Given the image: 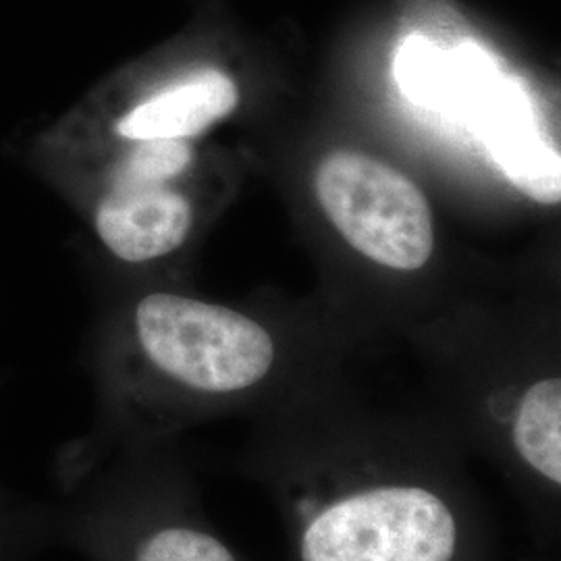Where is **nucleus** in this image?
Returning <instances> with one entry per match:
<instances>
[{
	"instance_id": "f257e3e1",
	"label": "nucleus",
	"mask_w": 561,
	"mask_h": 561,
	"mask_svg": "<svg viewBox=\"0 0 561 561\" xmlns=\"http://www.w3.org/2000/svg\"><path fill=\"white\" fill-rule=\"evenodd\" d=\"M468 461L442 421L285 405L233 468L273 503L285 561H500Z\"/></svg>"
},
{
	"instance_id": "f03ea898",
	"label": "nucleus",
	"mask_w": 561,
	"mask_h": 561,
	"mask_svg": "<svg viewBox=\"0 0 561 561\" xmlns=\"http://www.w3.org/2000/svg\"><path fill=\"white\" fill-rule=\"evenodd\" d=\"M275 331L238 308L152 289L111 322L99 343L101 408L92 428L57 456L62 491L123 445L178 433L273 391Z\"/></svg>"
},
{
	"instance_id": "7ed1b4c3",
	"label": "nucleus",
	"mask_w": 561,
	"mask_h": 561,
	"mask_svg": "<svg viewBox=\"0 0 561 561\" xmlns=\"http://www.w3.org/2000/svg\"><path fill=\"white\" fill-rule=\"evenodd\" d=\"M53 542L90 561H252L208 518L178 439L123 445L65 489Z\"/></svg>"
},
{
	"instance_id": "20e7f679",
	"label": "nucleus",
	"mask_w": 561,
	"mask_h": 561,
	"mask_svg": "<svg viewBox=\"0 0 561 561\" xmlns=\"http://www.w3.org/2000/svg\"><path fill=\"white\" fill-rule=\"evenodd\" d=\"M317 198L345 241L393 271L433 256V213L416 183L360 152H333L317 171Z\"/></svg>"
},
{
	"instance_id": "39448f33",
	"label": "nucleus",
	"mask_w": 561,
	"mask_h": 561,
	"mask_svg": "<svg viewBox=\"0 0 561 561\" xmlns=\"http://www.w3.org/2000/svg\"><path fill=\"white\" fill-rule=\"evenodd\" d=\"M468 123L516 187L541 204L561 198L560 152L542 136L537 108L518 78L502 76Z\"/></svg>"
},
{
	"instance_id": "423d86ee",
	"label": "nucleus",
	"mask_w": 561,
	"mask_h": 561,
	"mask_svg": "<svg viewBox=\"0 0 561 561\" xmlns=\"http://www.w3.org/2000/svg\"><path fill=\"white\" fill-rule=\"evenodd\" d=\"M90 219L102 245L125 264L171 256L194 227L192 201L173 183L101 187Z\"/></svg>"
},
{
	"instance_id": "0eeeda50",
	"label": "nucleus",
	"mask_w": 561,
	"mask_h": 561,
	"mask_svg": "<svg viewBox=\"0 0 561 561\" xmlns=\"http://www.w3.org/2000/svg\"><path fill=\"white\" fill-rule=\"evenodd\" d=\"M238 88L221 71L202 67L154 81L111 123L129 141L190 140L238 106Z\"/></svg>"
},
{
	"instance_id": "6e6552de",
	"label": "nucleus",
	"mask_w": 561,
	"mask_h": 561,
	"mask_svg": "<svg viewBox=\"0 0 561 561\" xmlns=\"http://www.w3.org/2000/svg\"><path fill=\"white\" fill-rule=\"evenodd\" d=\"M194 162V148L187 140L129 141L102 164L101 187L159 185L173 183Z\"/></svg>"
},
{
	"instance_id": "1a4fd4ad",
	"label": "nucleus",
	"mask_w": 561,
	"mask_h": 561,
	"mask_svg": "<svg viewBox=\"0 0 561 561\" xmlns=\"http://www.w3.org/2000/svg\"><path fill=\"white\" fill-rule=\"evenodd\" d=\"M393 76L401 94L428 111H445L447 104V48L424 34H410L400 42L393 59Z\"/></svg>"
},
{
	"instance_id": "9d476101",
	"label": "nucleus",
	"mask_w": 561,
	"mask_h": 561,
	"mask_svg": "<svg viewBox=\"0 0 561 561\" xmlns=\"http://www.w3.org/2000/svg\"><path fill=\"white\" fill-rule=\"evenodd\" d=\"M53 542V505L21 500L0 482V561H32Z\"/></svg>"
},
{
	"instance_id": "9b49d317",
	"label": "nucleus",
	"mask_w": 561,
	"mask_h": 561,
	"mask_svg": "<svg viewBox=\"0 0 561 561\" xmlns=\"http://www.w3.org/2000/svg\"><path fill=\"white\" fill-rule=\"evenodd\" d=\"M526 561H542V560H526Z\"/></svg>"
}]
</instances>
